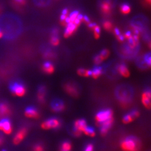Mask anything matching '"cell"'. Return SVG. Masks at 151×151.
Returning a JSON list of instances; mask_svg holds the SVG:
<instances>
[{"label": "cell", "mask_w": 151, "mask_h": 151, "mask_svg": "<svg viewBox=\"0 0 151 151\" xmlns=\"http://www.w3.org/2000/svg\"><path fill=\"white\" fill-rule=\"evenodd\" d=\"M2 151H6V150H2Z\"/></svg>", "instance_id": "cell-50"}, {"label": "cell", "mask_w": 151, "mask_h": 151, "mask_svg": "<svg viewBox=\"0 0 151 151\" xmlns=\"http://www.w3.org/2000/svg\"><path fill=\"white\" fill-rule=\"evenodd\" d=\"M113 117V112L111 109H105L100 111L97 113L95 117V120L97 124L100 125L105 121Z\"/></svg>", "instance_id": "cell-3"}, {"label": "cell", "mask_w": 151, "mask_h": 151, "mask_svg": "<svg viewBox=\"0 0 151 151\" xmlns=\"http://www.w3.org/2000/svg\"><path fill=\"white\" fill-rule=\"evenodd\" d=\"M62 125L61 122L58 119L52 118L48 119L42 123L41 126L42 129L45 130L58 129Z\"/></svg>", "instance_id": "cell-2"}, {"label": "cell", "mask_w": 151, "mask_h": 151, "mask_svg": "<svg viewBox=\"0 0 151 151\" xmlns=\"http://www.w3.org/2000/svg\"><path fill=\"white\" fill-rule=\"evenodd\" d=\"M103 73V69L101 67L97 66L93 68L92 71V76L94 79H98Z\"/></svg>", "instance_id": "cell-19"}, {"label": "cell", "mask_w": 151, "mask_h": 151, "mask_svg": "<svg viewBox=\"0 0 151 151\" xmlns=\"http://www.w3.org/2000/svg\"><path fill=\"white\" fill-rule=\"evenodd\" d=\"M68 13V10L67 9H64L62 11V15H67V14Z\"/></svg>", "instance_id": "cell-45"}, {"label": "cell", "mask_w": 151, "mask_h": 151, "mask_svg": "<svg viewBox=\"0 0 151 151\" xmlns=\"http://www.w3.org/2000/svg\"><path fill=\"white\" fill-rule=\"evenodd\" d=\"M109 54H110V52L107 49H104L100 53V56L101 57V58L103 60H104L109 57Z\"/></svg>", "instance_id": "cell-25"}, {"label": "cell", "mask_w": 151, "mask_h": 151, "mask_svg": "<svg viewBox=\"0 0 151 151\" xmlns=\"http://www.w3.org/2000/svg\"><path fill=\"white\" fill-rule=\"evenodd\" d=\"M140 147L138 138L133 137L125 138L121 143V147L124 151H138Z\"/></svg>", "instance_id": "cell-1"}, {"label": "cell", "mask_w": 151, "mask_h": 151, "mask_svg": "<svg viewBox=\"0 0 151 151\" xmlns=\"http://www.w3.org/2000/svg\"><path fill=\"white\" fill-rule=\"evenodd\" d=\"M87 25H88V27H89L90 29H92V30H93V29H94V27L97 25H96V24H95V23H91V22H90V23L88 24Z\"/></svg>", "instance_id": "cell-38"}, {"label": "cell", "mask_w": 151, "mask_h": 151, "mask_svg": "<svg viewBox=\"0 0 151 151\" xmlns=\"http://www.w3.org/2000/svg\"><path fill=\"white\" fill-rule=\"evenodd\" d=\"M140 115V113L138 110H133L131 112L125 115L123 118V122L124 124H126L131 123L135 119L138 118Z\"/></svg>", "instance_id": "cell-7"}, {"label": "cell", "mask_w": 151, "mask_h": 151, "mask_svg": "<svg viewBox=\"0 0 151 151\" xmlns=\"http://www.w3.org/2000/svg\"><path fill=\"white\" fill-rule=\"evenodd\" d=\"M100 27L96 25L94 27L93 30H94V34H95V37L96 39H99V37H100Z\"/></svg>", "instance_id": "cell-28"}, {"label": "cell", "mask_w": 151, "mask_h": 151, "mask_svg": "<svg viewBox=\"0 0 151 151\" xmlns=\"http://www.w3.org/2000/svg\"><path fill=\"white\" fill-rule=\"evenodd\" d=\"M4 143V139L2 137H0V145H2V143Z\"/></svg>", "instance_id": "cell-46"}, {"label": "cell", "mask_w": 151, "mask_h": 151, "mask_svg": "<svg viewBox=\"0 0 151 151\" xmlns=\"http://www.w3.org/2000/svg\"><path fill=\"white\" fill-rule=\"evenodd\" d=\"M60 151H65V150H60Z\"/></svg>", "instance_id": "cell-49"}, {"label": "cell", "mask_w": 151, "mask_h": 151, "mask_svg": "<svg viewBox=\"0 0 151 151\" xmlns=\"http://www.w3.org/2000/svg\"><path fill=\"white\" fill-rule=\"evenodd\" d=\"M33 151H44V147L43 145L37 144L33 147Z\"/></svg>", "instance_id": "cell-30"}, {"label": "cell", "mask_w": 151, "mask_h": 151, "mask_svg": "<svg viewBox=\"0 0 151 151\" xmlns=\"http://www.w3.org/2000/svg\"><path fill=\"white\" fill-rule=\"evenodd\" d=\"M128 42H129V46L131 48V49H133L135 48V46H136L135 42L134 41V39L133 38V36H131V38H129L128 39Z\"/></svg>", "instance_id": "cell-32"}, {"label": "cell", "mask_w": 151, "mask_h": 151, "mask_svg": "<svg viewBox=\"0 0 151 151\" xmlns=\"http://www.w3.org/2000/svg\"><path fill=\"white\" fill-rule=\"evenodd\" d=\"M79 14V11H73L72 13H71V14L70 15V16H69L70 20H71V22H73L74 20L77 18Z\"/></svg>", "instance_id": "cell-29"}, {"label": "cell", "mask_w": 151, "mask_h": 151, "mask_svg": "<svg viewBox=\"0 0 151 151\" xmlns=\"http://www.w3.org/2000/svg\"><path fill=\"white\" fill-rule=\"evenodd\" d=\"M114 33H115V35H116L117 36H118V35H120V30H119L118 28H115V29H114Z\"/></svg>", "instance_id": "cell-42"}, {"label": "cell", "mask_w": 151, "mask_h": 151, "mask_svg": "<svg viewBox=\"0 0 151 151\" xmlns=\"http://www.w3.org/2000/svg\"><path fill=\"white\" fill-rule=\"evenodd\" d=\"M46 95V88L44 86H40L38 92V99L41 103H44L45 102V98Z\"/></svg>", "instance_id": "cell-15"}, {"label": "cell", "mask_w": 151, "mask_h": 151, "mask_svg": "<svg viewBox=\"0 0 151 151\" xmlns=\"http://www.w3.org/2000/svg\"><path fill=\"white\" fill-rule=\"evenodd\" d=\"M10 90L13 95L19 97L23 96L26 93L25 86L19 82H15L10 86Z\"/></svg>", "instance_id": "cell-4"}, {"label": "cell", "mask_w": 151, "mask_h": 151, "mask_svg": "<svg viewBox=\"0 0 151 151\" xmlns=\"http://www.w3.org/2000/svg\"><path fill=\"white\" fill-rule=\"evenodd\" d=\"M0 130L6 134H10L12 133L11 124L8 119H5L0 121Z\"/></svg>", "instance_id": "cell-8"}, {"label": "cell", "mask_w": 151, "mask_h": 151, "mask_svg": "<svg viewBox=\"0 0 151 151\" xmlns=\"http://www.w3.org/2000/svg\"><path fill=\"white\" fill-rule=\"evenodd\" d=\"M84 151H93V145L91 143L88 144L86 146Z\"/></svg>", "instance_id": "cell-34"}, {"label": "cell", "mask_w": 151, "mask_h": 151, "mask_svg": "<svg viewBox=\"0 0 151 151\" xmlns=\"http://www.w3.org/2000/svg\"><path fill=\"white\" fill-rule=\"evenodd\" d=\"M112 3L110 0H104L101 4L102 12L106 15H109L112 12Z\"/></svg>", "instance_id": "cell-13"}, {"label": "cell", "mask_w": 151, "mask_h": 151, "mask_svg": "<svg viewBox=\"0 0 151 151\" xmlns=\"http://www.w3.org/2000/svg\"><path fill=\"white\" fill-rule=\"evenodd\" d=\"M16 4L19 5H24L26 3V0H13Z\"/></svg>", "instance_id": "cell-36"}, {"label": "cell", "mask_w": 151, "mask_h": 151, "mask_svg": "<svg viewBox=\"0 0 151 151\" xmlns=\"http://www.w3.org/2000/svg\"><path fill=\"white\" fill-rule=\"evenodd\" d=\"M117 39L119 41H120V42H122V41H123L124 40V39H125V37H124V35H122V34H120V35H119L118 36H117Z\"/></svg>", "instance_id": "cell-35"}, {"label": "cell", "mask_w": 151, "mask_h": 151, "mask_svg": "<svg viewBox=\"0 0 151 151\" xmlns=\"http://www.w3.org/2000/svg\"><path fill=\"white\" fill-rule=\"evenodd\" d=\"M103 26L105 28V30L109 31L110 30L112 27V24L110 21H105V22H104L103 24Z\"/></svg>", "instance_id": "cell-31"}, {"label": "cell", "mask_w": 151, "mask_h": 151, "mask_svg": "<svg viewBox=\"0 0 151 151\" xmlns=\"http://www.w3.org/2000/svg\"><path fill=\"white\" fill-rule=\"evenodd\" d=\"M131 33L130 32H127L126 33H125V35H124V37H125V38H126V39H129V38H131Z\"/></svg>", "instance_id": "cell-39"}, {"label": "cell", "mask_w": 151, "mask_h": 151, "mask_svg": "<svg viewBox=\"0 0 151 151\" xmlns=\"http://www.w3.org/2000/svg\"><path fill=\"white\" fill-rule=\"evenodd\" d=\"M81 21L80 20H79L78 19H76L75 20H74V21L73 22H73L76 25H77V26H79V25H80V24H81Z\"/></svg>", "instance_id": "cell-40"}, {"label": "cell", "mask_w": 151, "mask_h": 151, "mask_svg": "<svg viewBox=\"0 0 151 151\" xmlns=\"http://www.w3.org/2000/svg\"><path fill=\"white\" fill-rule=\"evenodd\" d=\"M26 134H27V129L26 128H22L20 129L13 138V143L16 145H19L25 137Z\"/></svg>", "instance_id": "cell-9"}, {"label": "cell", "mask_w": 151, "mask_h": 151, "mask_svg": "<svg viewBox=\"0 0 151 151\" xmlns=\"http://www.w3.org/2000/svg\"><path fill=\"white\" fill-rule=\"evenodd\" d=\"M67 26V27L66 29L69 32V33H70L71 35H72L73 33L77 30V29L78 27V26L76 25L73 22H72L68 23Z\"/></svg>", "instance_id": "cell-21"}, {"label": "cell", "mask_w": 151, "mask_h": 151, "mask_svg": "<svg viewBox=\"0 0 151 151\" xmlns=\"http://www.w3.org/2000/svg\"><path fill=\"white\" fill-rule=\"evenodd\" d=\"M87 123L85 119H79L78 120H76L74 122V126L73 129L74 130L81 131V132H84L85 129L87 126Z\"/></svg>", "instance_id": "cell-10"}, {"label": "cell", "mask_w": 151, "mask_h": 151, "mask_svg": "<svg viewBox=\"0 0 151 151\" xmlns=\"http://www.w3.org/2000/svg\"><path fill=\"white\" fill-rule=\"evenodd\" d=\"M25 115L26 117L29 118H38L39 117V114L38 110L33 106L27 107L25 112Z\"/></svg>", "instance_id": "cell-11"}, {"label": "cell", "mask_w": 151, "mask_h": 151, "mask_svg": "<svg viewBox=\"0 0 151 151\" xmlns=\"http://www.w3.org/2000/svg\"><path fill=\"white\" fill-rule=\"evenodd\" d=\"M43 71L48 74H51L54 72V68L52 63L50 62H46L44 63L43 66Z\"/></svg>", "instance_id": "cell-18"}, {"label": "cell", "mask_w": 151, "mask_h": 151, "mask_svg": "<svg viewBox=\"0 0 151 151\" xmlns=\"http://www.w3.org/2000/svg\"><path fill=\"white\" fill-rule=\"evenodd\" d=\"M51 109L54 112H62L65 109V103L60 99H54L51 103Z\"/></svg>", "instance_id": "cell-6"}, {"label": "cell", "mask_w": 151, "mask_h": 151, "mask_svg": "<svg viewBox=\"0 0 151 151\" xmlns=\"http://www.w3.org/2000/svg\"><path fill=\"white\" fill-rule=\"evenodd\" d=\"M2 36H3V33L0 30V38H1L2 37Z\"/></svg>", "instance_id": "cell-47"}, {"label": "cell", "mask_w": 151, "mask_h": 151, "mask_svg": "<svg viewBox=\"0 0 151 151\" xmlns=\"http://www.w3.org/2000/svg\"><path fill=\"white\" fill-rule=\"evenodd\" d=\"M77 73L79 76H84V77H88V70H86L84 68H79L77 71Z\"/></svg>", "instance_id": "cell-26"}, {"label": "cell", "mask_w": 151, "mask_h": 151, "mask_svg": "<svg viewBox=\"0 0 151 151\" xmlns=\"http://www.w3.org/2000/svg\"><path fill=\"white\" fill-rule=\"evenodd\" d=\"M77 19H78L81 21H82V20H83V15L79 13L78 16H77Z\"/></svg>", "instance_id": "cell-43"}, {"label": "cell", "mask_w": 151, "mask_h": 151, "mask_svg": "<svg viewBox=\"0 0 151 151\" xmlns=\"http://www.w3.org/2000/svg\"><path fill=\"white\" fill-rule=\"evenodd\" d=\"M145 1H146L149 4H151V0H145Z\"/></svg>", "instance_id": "cell-48"}, {"label": "cell", "mask_w": 151, "mask_h": 151, "mask_svg": "<svg viewBox=\"0 0 151 151\" xmlns=\"http://www.w3.org/2000/svg\"><path fill=\"white\" fill-rule=\"evenodd\" d=\"M93 60H94V62L96 64V65H99L102 62H103V59L101 58V57L100 56V55H96L94 58H93Z\"/></svg>", "instance_id": "cell-33"}, {"label": "cell", "mask_w": 151, "mask_h": 151, "mask_svg": "<svg viewBox=\"0 0 151 151\" xmlns=\"http://www.w3.org/2000/svg\"><path fill=\"white\" fill-rule=\"evenodd\" d=\"M113 123H114V118L112 117V118L108 119L107 120L105 121L104 123L99 125L101 126L100 133L101 136H105V135H106L108 131L111 129L112 126L113 125Z\"/></svg>", "instance_id": "cell-5"}, {"label": "cell", "mask_w": 151, "mask_h": 151, "mask_svg": "<svg viewBox=\"0 0 151 151\" xmlns=\"http://www.w3.org/2000/svg\"><path fill=\"white\" fill-rule=\"evenodd\" d=\"M82 21H85L87 24H89L90 22H90V19L88 18V17H87V16H86V15L83 16V20H82Z\"/></svg>", "instance_id": "cell-37"}, {"label": "cell", "mask_w": 151, "mask_h": 151, "mask_svg": "<svg viewBox=\"0 0 151 151\" xmlns=\"http://www.w3.org/2000/svg\"><path fill=\"white\" fill-rule=\"evenodd\" d=\"M66 17H67V15H62L60 16V20H61V21H64V20H65Z\"/></svg>", "instance_id": "cell-44"}, {"label": "cell", "mask_w": 151, "mask_h": 151, "mask_svg": "<svg viewBox=\"0 0 151 151\" xmlns=\"http://www.w3.org/2000/svg\"><path fill=\"white\" fill-rule=\"evenodd\" d=\"M51 43L53 46H57L59 43V39L58 34H52L51 38Z\"/></svg>", "instance_id": "cell-24"}, {"label": "cell", "mask_w": 151, "mask_h": 151, "mask_svg": "<svg viewBox=\"0 0 151 151\" xmlns=\"http://www.w3.org/2000/svg\"><path fill=\"white\" fill-rule=\"evenodd\" d=\"M11 113V111L6 104L1 103L0 104V115L6 116L9 115Z\"/></svg>", "instance_id": "cell-16"}, {"label": "cell", "mask_w": 151, "mask_h": 151, "mask_svg": "<svg viewBox=\"0 0 151 151\" xmlns=\"http://www.w3.org/2000/svg\"><path fill=\"white\" fill-rule=\"evenodd\" d=\"M118 71L124 77H128L129 76V71L124 64H121L118 66Z\"/></svg>", "instance_id": "cell-17"}, {"label": "cell", "mask_w": 151, "mask_h": 151, "mask_svg": "<svg viewBox=\"0 0 151 151\" xmlns=\"http://www.w3.org/2000/svg\"><path fill=\"white\" fill-rule=\"evenodd\" d=\"M45 57L46 58H52V57H53V54L52 53H46L45 54Z\"/></svg>", "instance_id": "cell-41"}, {"label": "cell", "mask_w": 151, "mask_h": 151, "mask_svg": "<svg viewBox=\"0 0 151 151\" xmlns=\"http://www.w3.org/2000/svg\"><path fill=\"white\" fill-rule=\"evenodd\" d=\"M71 149H72V145L70 142L65 141L62 143L60 150H65V151H71Z\"/></svg>", "instance_id": "cell-22"}, {"label": "cell", "mask_w": 151, "mask_h": 151, "mask_svg": "<svg viewBox=\"0 0 151 151\" xmlns=\"http://www.w3.org/2000/svg\"><path fill=\"white\" fill-rule=\"evenodd\" d=\"M65 89L67 92L72 96L76 97L79 95L78 89L75 87V86L73 85L72 84H67L65 86Z\"/></svg>", "instance_id": "cell-14"}, {"label": "cell", "mask_w": 151, "mask_h": 151, "mask_svg": "<svg viewBox=\"0 0 151 151\" xmlns=\"http://www.w3.org/2000/svg\"><path fill=\"white\" fill-rule=\"evenodd\" d=\"M120 11L124 14L129 13L131 11V7L127 4H123L120 6Z\"/></svg>", "instance_id": "cell-23"}, {"label": "cell", "mask_w": 151, "mask_h": 151, "mask_svg": "<svg viewBox=\"0 0 151 151\" xmlns=\"http://www.w3.org/2000/svg\"><path fill=\"white\" fill-rule=\"evenodd\" d=\"M84 133L88 136H90L91 137H93L96 135V133L95 129L91 127V126H87L86 128L85 129Z\"/></svg>", "instance_id": "cell-20"}, {"label": "cell", "mask_w": 151, "mask_h": 151, "mask_svg": "<svg viewBox=\"0 0 151 151\" xmlns=\"http://www.w3.org/2000/svg\"><path fill=\"white\" fill-rule=\"evenodd\" d=\"M151 91L150 90H146L142 94V103L148 109L151 108Z\"/></svg>", "instance_id": "cell-12"}, {"label": "cell", "mask_w": 151, "mask_h": 151, "mask_svg": "<svg viewBox=\"0 0 151 151\" xmlns=\"http://www.w3.org/2000/svg\"><path fill=\"white\" fill-rule=\"evenodd\" d=\"M144 59H145V62L146 63V64L149 67H150L151 64V53H148L146 54L145 55Z\"/></svg>", "instance_id": "cell-27"}]
</instances>
